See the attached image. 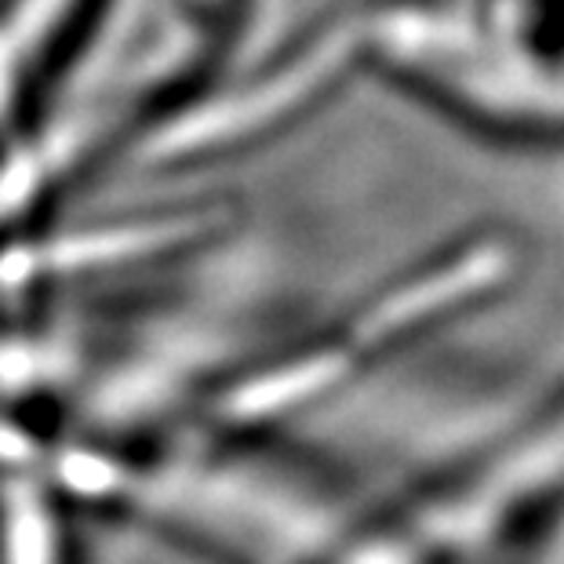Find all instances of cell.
<instances>
[{"mask_svg":"<svg viewBox=\"0 0 564 564\" xmlns=\"http://www.w3.org/2000/svg\"><path fill=\"white\" fill-rule=\"evenodd\" d=\"M357 55L491 147H564V0H379Z\"/></svg>","mask_w":564,"mask_h":564,"instance_id":"6da1fadb","label":"cell"}]
</instances>
